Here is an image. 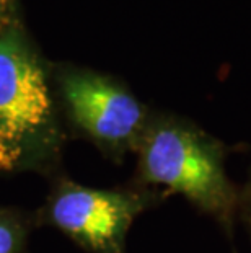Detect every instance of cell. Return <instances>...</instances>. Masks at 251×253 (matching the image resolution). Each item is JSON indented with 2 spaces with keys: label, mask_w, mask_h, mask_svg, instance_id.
<instances>
[{
  "label": "cell",
  "mask_w": 251,
  "mask_h": 253,
  "mask_svg": "<svg viewBox=\"0 0 251 253\" xmlns=\"http://www.w3.org/2000/svg\"><path fill=\"white\" fill-rule=\"evenodd\" d=\"M225 155V145L209 134L165 121L142 137V176L186 196L230 234L240 195L227 175Z\"/></svg>",
  "instance_id": "6da1fadb"
},
{
  "label": "cell",
  "mask_w": 251,
  "mask_h": 253,
  "mask_svg": "<svg viewBox=\"0 0 251 253\" xmlns=\"http://www.w3.org/2000/svg\"><path fill=\"white\" fill-rule=\"evenodd\" d=\"M51 115L47 84L38 61L13 35L0 40V170L25 157Z\"/></svg>",
  "instance_id": "7a4b0ae2"
},
{
  "label": "cell",
  "mask_w": 251,
  "mask_h": 253,
  "mask_svg": "<svg viewBox=\"0 0 251 253\" xmlns=\"http://www.w3.org/2000/svg\"><path fill=\"white\" fill-rule=\"evenodd\" d=\"M143 199L114 191L71 188L57 196L52 219L100 253H121L124 235Z\"/></svg>",
  "instance_id": "3957f363"
},
{
  "label": "cell",
  "mask_w": 251,
  "mask_h": 253,
  "mask_svg": "<svg viewBox=\"0 0 251 253\" xmlns=\"http://www.w3.org/2000/svg\"><path fill=\"white\" fill-rule=\"evenodd\" d=\"M64 91L77 123L100 141L124 147L141 136L143 108L121 85L80 74L66 80Z\"/></svg>",
  "instance_id": "277c9868"
},
{
  "label": "cell",
  "mask_w": 251,
  "mask_h": 253,
  "mask_svg": "<svg viewBox=\"0 0 251 253\" xmlns=\"http://www.w3.org/2000/svg\"><path fill=\"white\" fill-rule=\"evenodd\" d=\"M238 211L243 214L245 222H247L248 229L251 230V180L248 181V185L245 186L242 195H240Z\"/></svg>",
  "instance_id": "5b68a950"
},
{
  "label": "cell",
  "mask_w": 251,
  "mask_h": 253,
  "mask_svg": "<svg viewBox=\"0 0 251 253\" xmlns=\"http://www.w3.org/2000/svg\"><path fill=\"white\" fill-rule=\"evenodd\" d=\"M15 234L7 224L0 222V253H13Z\"/></svg>",
  "instance_id": "8992f818"
},
{
  "label": "cell",
  "mask_w": 251,
  "mask_h": 253,
  "mask_svg": "<svg viewBox=\"0 0 251 253\" xmlns=\"http://www.w3.org/2000/svg\"><path fill=\"white\" fill-rule=\"evenodd\" d=\"M3 3H7V0H0V5H3Z\"/></svg>",
  "instance_id": "52a82bcc"
}]
</instances>
